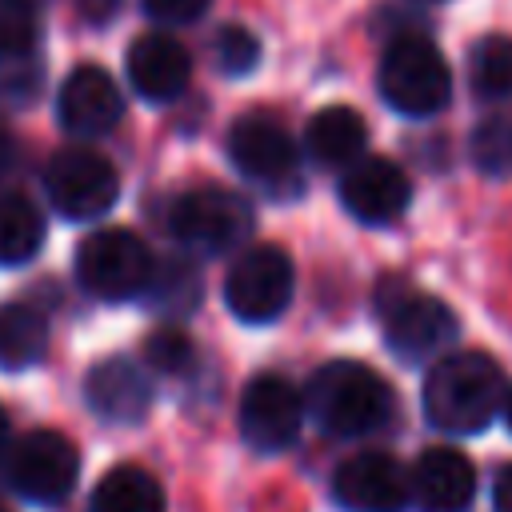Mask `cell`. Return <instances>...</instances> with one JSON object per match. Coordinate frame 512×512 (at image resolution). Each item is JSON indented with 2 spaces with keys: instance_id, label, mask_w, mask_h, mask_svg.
Masks as SVG:
<instances>
[{
  "instance_id": "6da1fadb",
  "label": "cell",
  "mask_w": 512,
  "mask_h": 512,
  "mask_svg": "<svg viewBox=\"0 0 512 512\" xmlns=\"http://www.w3.org/2000/svg\"><path fill=\"white\" fill-rule=\"evenodd\" d=\"M504 400V372L488 352L440 356L424 376V416L436 432H484Z\"/></svg>"
},
{
  "instance_id": "7a4b0ae2",
  "label": "cell",
  "mask_w": 512,
  "mask_h": 512,
  "mask_svg": "<svg viewBox=\"0 0 512 512\" xmlns=\"http://www.w3.org/2000/svg\"><path fill=\"white\" fill-rule=\"evenodd\" d=\"M304 408L328 436L352 440L380 432L392 420V388L376 368L360 360H328L308 380Z\"/></svg>"
},
{
  "instance_id": "3957f363",
  "label": "cell",
  "mask_w": 512,
  "mask_h": 512,
  "mask_svg": "<svg viewBox=\"0 0 512 512\" xmlns=\"http://www.w3.org/2000/svg\"><path fill=\"white\" fill-rule=\"evenodd\" d=\"M380 96L412 120L436 116L452 100V72L440 48L424 36H400L380 56Z\"/></svg>"
},
{
  "instance_id": "277c9868",
  "label": "cell",
  "mask_w": 512,
  "mask_h": 512,
  "mask_svg": "<svg viewBox=\"0 0 512 512\" xmlns=\"http://www.w3.org/2000/svg\"><path fill=\"white\" fill-rule=\"evenodd\" d=\"M376 312H380L388 348L408 364H424V360L440 356L456 340V328H460L444 300H436V296H428L404 280L380 284Z\"/></svg>"
},
{
  "instance_id": "5b68a950",
  "label": "cell",
  "mask_w": 512,
  "mask_h": 512,
  "mask_svg": "<svg viewBox=\"0 0 512 512\" xmlns=\"http://www.w3.org/2000/svg\"><path fill=\"white\" fill-rule=\"evenodd\" d=\"M48 204L68 220H96L120 200V176L112 160L88 144H68L44 164Z\"/></svg>"
},
{
  "instance_id": "8992f818",
  "label": "cell",
  "mask_w": 512,
  "mask_h": 512,
  "mask_svg": "<svg viewBox=\"0 0 512 512\" xmlns=\"http://www.w3.org/2000/svg\"><path fill=\"white\" fill-rule=\"evenodd\" d=\"M168 228L180 244L196 248V252H228L240 240H248L252 232V204L220 184H200L176 196L172 212H168Z\"/></svg>"
},
{
  "instance_id": "52a82bcc",
  "label": "cell",
  "mask_w": 512,
  "mask_h": 512,
  "mask_svg": "<svg viewBox=\"0 0 512 512\" xmlns=\"http://www.w3.org/2000/svg\"><path fill=\"white\" fill-rule=\"evenodd\" d=\"M152 252L132 228H100L76 252V280L96 300H132L152 276Z\"/></svg>"
},
{
  "instance_id": "ba28073f",
  "label": "cell",
  "mask_w": 512,
  "mask_h": 512,
  "mask_svg": "<svg viewBox=\"0 0 512 512\" xmlns=\"http://www.w3.org/2000/svg\"><path fill=\"white\" fill-rule=\"evenodd\" d=\"M4 468H8V484L16 496L32 504H60L76 484L80 452L64 432L32 428L16 444H8Z\"/></svg>"
},
{
  "instance_id": "9c48e42d",
  "label": "cell",
  "mask_w": 512,
  "mask_h": 512,
  "mask_svg": "<svg viewBox=\"0 0 512 512\" xmlns=\"http://www.w3.org/2000/svg\"><path fill=\"white\" fill-rule=\"evenodd\" d=\"M296 288V268L284 248L276 244H256L240 252L232 272L224 276V300L236 320L244 324H268L276 320Z\"/></svg>"
},
{
  "instance_id": "30bf717a",
  "label": "cell",
  "mask_w": 512,
  "mask_h": 512,
  "mask_svg": "<svg viewBox=\"0 0 512 512\" xmlns=\"http://www.w3.org/2000/svg\"><path fill=\"white\" fill-rule=\"evenodd\" d=\"M300 420H304V396L296 392L292 380H284L276 372H260L244 384L236 424H240V436L256 452L288 448L300 436Z\"/></svg>"
},
{
  "instance_id": "8fae6325",
  "label": "cell",
  "mask_w": 512,
  "mask_h": 512,
  "mask_svg": "<svg viewBox=\"0 0 512 512\" xmlns=\"http://www.w3.org/2000/svg\"><path fill=\"white\" fill-rule=\"evenodd\" d=\"M332 496L348 512H400L408 492V468L392 452H356L332 476Z\"/></svg>"
},
{
  "instance_id": "7c38bea8",
  "label": "cell",
  "mask_w": 512,
  "mask_h": 512,
  "mask_svg": "<svg viewBox=\"0 0 512 512\" xmlns=\"http://www.w3.org/2000/svg\"><path fill=\"white\" fill-rule=\"evenodd\" d=\"M228 160L236 164L240 176L264 184V188H280L296 180V144L284 132V124H276L272 116H240L228 128Z\"/></svg>"
},
{
  "instance_id": "4fadbf2b",
  "label": "cell",
  "mask_w": 512,
  "mask_h": 512,
  "mask_svg": "<svg viewBox=\"0 0 512 512\" xmlns=\"http://www.w3.org/2000/svg\"><path fill=\"white\" fill-rule=\"evenodd\" d=\"M412 200V180L384 156H360L340 176V204L360 224H392Z\"/></svg>"
},
{
  "instance_id": "5bb4252c",
  "label": "cell",
  "mask_w": 512,
  "mask_h": 512,
  "mask_svg": "<svg viewBox=\"0 0 512 512\" xmlns=\"http://www.w3.org/2000/svg\"><path fill=\"white\" fill-rule=\"evenodd\" d=\"M56 112H60V124L80 136V140H92V136H104L120 124L124 116V96L116 88V80L100 68V64H80L68 72V80L60 84V96H56Z\"/></svg>"
},
{
  "instance_id": "9a60e30c",
  "label": "cell",
  "mask_w": 512,
  "mask_h": 512,
  "mask_svg": "<svg viewBox=\"0 0 512 512\" xmlns=\"http://www.w3.org/2000/svg\"><path fill=\"white\" fill-rule=\"evenodd\" d=\"M84 400L100 420L136 424L152 408V380L148 368L132 356H104L92 364L84 380Z\"/></svg>"
},
{
  "instance_id": "2e32d148",
  "label": "cell",
  "mask_w": 512,
  "mask_h": 512,
  "mask_svg": "<svg viewBox=\"0 0 512 512\" xmlns=\"http://www.w3.org/2000/svg\"><path fill=\"white\" fill-rule=\"evenodd\" d=\"M124 68H128L132 88L144 100H152V104H168V100L184 96V88L192 80V56L168 32H144V36H136L132 48H128Z\"/></svg>"
},
{
  "instance_id": "e0dca14e",
  "label": "cell",
  "mask_w": 512,
  "mask_h": 512,
  "mask_svg": "<svg viewBox=\"0 0 512 512\" xmlns=\"http://www.w3.org/2000/svg\"><path fill=\"white\" fill-rule=\"evenodd\" d=\"M408 492L420 512H468L476 496V468L456 448H428L408 472Z\"/></svg>"
},
{
  "instance_id": "ac0fdd59",
  "label": "cell",
  "mask_w": 512,
  "mask_h": 512,
  "mask_svg": "<svg viewBox=\"0 0 512 512\" xmlns=\"http://www.w3.org/2000/svg\"><path fill=\"white\" fill-rule=\"evenodd\" d=\"M364 144H368V128H364L360 112L348 104L320 108L304 128V152L320 168H348L352 160L364 156Z\"/></svg>"
},
{
  "instance_id": "d6986e66",
  "label": "cell",
  "mask_w": 512,
  "mask_h": 512,
  "mask_svg": "<svg viewBox=\"0 0 512 512\" xmlns=\"http://www.w3.org/2000/svg\"><path fill=\"white\" fill-rule=\"evenodd\" d=\"M160 480L140 464H116L92 492V512H164Z\"/></svg>"
},
{
  "instance_id": "ffe728a7",
  "label": "cell",
  "mask_w": 512,
  "mask_h": 512,
  "mask_svg": "<svg viewBox=\"0 0 512 512\" xmlns=\"http://www.w3.org/2000/svg\"><path fill=\"white\" fill-rule=\"evenodd\" d=\"M48 352V320L32 304H0V368H32Z\"/></svg>"
},
{
  "instance_id": "44dd1931",
  "label": "cell",
  "mask_w": 512,
  "mask_h": 512,
  "mask_svg": "<svg viewBox=\"0 0 512 512\" xmlns=\"http://www.w3.org/2000/svg\"><path fill=\"white\" fill-rule=\"evenodd\" d=\"M44 244V216L20 192H0V268L28 264Z\"/></svg>"
},
{
  "instance_id": "7402d4cb",
  "label": "cell",
  "mask_w": 512,
  "mask_h": 512,
  "mask_svg": "<svg viewBox=\"0 0 512 512\" xmlns=\"http://www.w3.org/2000/svg\"><path fill=\"white\" fill-rule=\"evenodd\" d=\"M140 296L148 300L152 312L188 316L200 304V276L188 260H164V264H152V276Z\"/></svg>"
},
{
  "instance_id": "603a6c76",
  "label": "cell",
  "mask_w": 512,
  "mask_h": 512,
  "mask_svg": "<svg viewBox=\"0 0 512 512\" xmlns=\"http://www.w3.org/2000/svg\"><path fill=\"white\" fill-rule=\"evenodd\" d=\"M468 84L480 100L512 96V36H480L468 52Z\"/></svg>"
},
{
  "instance_id": "cb8c5ba5",
  "label": "cell",
  "mask_w": 512,
  "mask_h": 512,
  "mask_svg": "<svg viewBox=\"0 0 512 512\" xmlns=\"http://www.w3.org/2000/svg\"><path fill=\"white\" fill-rule=\"evenodd\" d=\"M36 44H40L36 0H0V68L32 60Z\"/></svg>"
},
{
  "instance_id": "d4e9b609",
  "label": "cell",
  "mask_w": 512,
  "mask_h": 512,
  "mask_svg": "<svg viewBox=\"0 0 512 512\" xmlns=\"http://www.w3.org/2000/svg\"><path fill=\"white\" fill-rule=\"evenodd\" d=\"M144 364H148V372L184 376L196 364V348H192V340H188L184 328L164 324V328H156V332L144 336Z\"/></svg>"
},
{
  "instance_id": "484cf974",
  "label": "cell",
  "mask_w": 512,
  "mask_h": 512,
  "mask_svg": "<svg viewBox=\"0 0 512 512\" xmlns=\"http://www.w3.org/2000/svg\"><path fill=\"white\" fill-rule=\"evenodd\" d=\"M212 56H216L220 72L244 76V72H252L260 64V40L240 24H224L216 32V40H212Z\"/></svg>"
},
{
  "instance_id": "4316f807",
  "label": "cell",
  "mask_w": 512,
  "mask_h": 512,
  "mask_svg": "<svg viewBox=\"0 0 512 512\" xmlns=\"http://www.w3.org/2000/svg\"><path fill=\"white\" fill-rule=\"evenodd\" d=\"M212 0H144V12L160 24H192Z\"/></svg>"
},
{
  "instance_id": "83f0119b",
  "label": "cell",
  "mask_w": 512,
  "mask_h": 512,
  "mask_svg": "<svg viewBox=\"0 0 512 512\" xmlns=\"http://www.w3.org/2000/svg\"><path fill=\"white\" fill-rule=\"evenodd\" d=\"M492 512H512V464H504L492 480Z\"/></svg>"
},
{
  "instance_id": "f1b7e54d",
  "label": "cell",
  "mask_w": 512,
  "mask_h": 512,
  "mask_svg": "<svg viewBox=\"0 0 512 512\" xmlns=\"http://www.w3.org/2000/svg\"><path fill=\"white\" fill-rule=\"evenodd\" d=\"M16 140H12V132L0 124V176H8L12 172V164H16Z\"/></svg>"
},
{
  "instance_id": "f546056e",
  "label": "cell",
  "mask_w": 512,
  "mask_h": 512,
  "mask_svg": "<svg viewBox=\"0 0 512 512\" xmlns=\"http://www.w3.org/2000/svg\"><path fill=\"white\" fill-rule=\"evenodd\" d=\"M116 4H120V0H80V8H84L92 20H104V16H108Z\"/></svg>"
},
{
  "instance_id": "4dcf8cb0",
  "label": "cell",
  "mask_w": 512,
  "mask_h": 512,
  "mask_svg": "<svg viewBox=\"0 0 512 512\" xmlns=\"http://www.w3.org/2000/svg\"><path fill=\"white\" fill-rule=\"evenodd\" d=\"M8 444H12V420H8V412L0 408V460L8 456Z\"/></svg>"
},
{
  "instance_id": "1f68e13d",
  "label": "cell",
  "mask_w": 512,
  "mask_h": 512,
  "mask_svg": "<svg viewBox=\"0 0 512 512\" xmlns=\"http://www.w3.org/2000/svg\"><path fill=\"white\" fill-rule=\"evenodd\" d=\"M500 416H504V424H508V432H512V388H504V400H500Z\"/></svg>"
}]
</instances>
